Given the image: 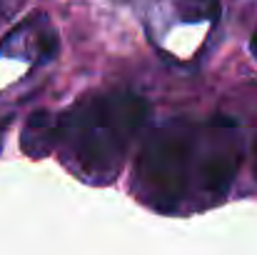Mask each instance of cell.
Masks as SVG:
<instances>
[{
	"label": "cell",
	"mask_w": 257,
	"mask_h": 255,
	"mask_svg": "<svg viewBox=\"0 0 257 255\" xmlns=\"http://www.w3.org/2000/svg\"><path fill=\"white\" fill-rule=\"evenodd\" d=\"M240 160L242 135L232 120L172 118L145 140L135 163V190L140 200L165 213L190 200L207 208L227 195Z\"/></svg>",
	"instance_id": "1"
},
{
	"label": "cell",
	"mask_w": 257,
	"mask_h": 255,
	"mask_svg": "<svg viewBox=\"0 0 257 255\" xmlns=\"http://www.w3.org/2000/svg\"><path fill=\"white\" fill-rule=\"evenodd\" d=\"M150 115L148 100L127 93H102L75 103L58 118L63 160L90 183H110Z\"/></svg>",
	"instance_id": "2"
},
{
	"label": "cell",
	"mask_w": 257,
	"mask_h": 255,
	"mask_svg": "<svg viewBox=\"0 0 257 255\" xmlns=\"http://www.w3.org/2000/svg\"><path fill=\"white\" fill-rule=\"evenodd\" d=\"M58 143V118L50 113H35L23 133V150L30 158H43L55 150Z\"/></svg>",
	"instance_id": "3"
},
{
	"label": "cell",
	"mask_w": 257,
	"mask_h": 255,
	"mask_svg": "<svg viewBox=\"0 0 257 255\" xmlns=\"http://www.w3.org/2000/svg\"><path fill=\"white\" fill-rule=\"evenodd\" d=\"M175 10L180 18L197 23V20H210L217 13V0H172Z\"/></svg>",
	"instance_id": "4"
},
{
	"label": "cell",
	"mask_w": 257,
	"mask_h": 255,
	"mask_svg": "<svg viewBox=\"0 0 257 255\" xmlns=\"http://www.w3.org/2000/svg\"><path fill=\"white\" fill-rule=\"evenodd\" d=\"M18 3H20V0H0V13L5 15V13L15 10V8H18Z\"/></svg>",
	"instance_id": "5"
},
{
	"label": "cell",
	"mask_w": 257,
	"mask_h": 255,
	"mask_svg": "<svg viewBox=\"0 0 257 255\" xmlns=\"http://www.w3.org/2000/svg\"><path fill=\"white\" fill-rule=\"evenodd\" d=\"M250 50H252V55H255V60H257V28H255V33H252V40H250Z\"/></svg>",
	"instance_id": "6"
},
{
	"label": "cell",
	"mask_w": 257,
	"mask_h": 255,
	"mask_svg": "<svg viewBox=\"0 0 257 255\" xmlns=\"http://www.w3.org/2000/svg\"><path fill=\"white\" fill-rule=\"evenodd\" d=\"M255 170H257V150H255Z\"/></svg>",
	"instance_id": "7"
}]
</instances>
